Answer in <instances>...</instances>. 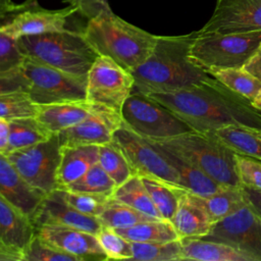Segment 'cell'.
Masks as SVG:
<instances>
[{"label": "cell", "instance_id": "obj_44", "mask_svg": "<svg viewBox=\"0 0 261 261\" xmlns=\"http://www.w3.org/2000/svg\"><path fill=\"white\" fill-rule=\"evenodd\" d=\"M242 190L247 204L259 217H261V190L252 189L244 186H242Z\"/></svg>", "mask_w": 261, "mask_h": 261}, {"label": "cell", "instance_id": "obj_1", "mask_svg": "<svg viewBox=\"0 0 261 261\" xmlns=\"http://www.w3.org/2000/svg\"><path fill=\"white\" fill-rule=\"evenodd\" d=\"M145 95L170 110L193 130L211 133L236 125L261 133V112L250 100L213 76L188 89Z\"/></svg>", "mask_w": 261, "mask_h": 261}, {"label": "cell", "instance_id": "obj_34", "mask_svg": "<svg viewBox=\"0 0 261 261\" xmlns=\"http://www.w3.org/2000/svg\"><path fill=\"white\" fill-rule=\"evenodd\" d=\"M133 258L138 261H179L180 240L163 243L132 242Z\"/></svg>", "mask_w": 261, "mask_h": 261}, {"label": "cell", "instance_id": "obj_22", "mask_svg": "<svg viewBox=\"0 0 261 261\" xmlns=\"http://www.w3.org/2000/svg\"><path fill=\"white\" fill-rule=\"evenodd\" d=\"M57 171L58 189H64L81 178L98 162L99 146H61Z\"/></svg>", "mask_w": 261, "mask_h": 261}, {"label": "cell", "instance_id": "obj_27", "mask_svg": "<svg viewBox=\"0 0 261 261\" xmlns=\"http://www.w3.org/2000/svg\"><path fill=\"white\" fill-rule=\"evenodd\" d=\"M9 138L5 155L47 141L53 135L34 117H20L8 120Z\"/></svg>", "mask_w": 261, "mask_h": 261}, {"label": "cell", "instance_id": "obj_8", "mask_svg": "<svg viewBox=\"0 0 261 261\" xmlns=\"http://www.w3.org/2000/svg\"><path fill=\"white\" fill-rule=\"evenodd\" d=\"M28 94L38 105L86 100V79L24 57L20 64Z\"/></svg>", "mask_w": 261, "mask_h": 261}, {"label": "cell", "instance_id": "obj_38", "mask_svg": "<svg viewBox=\"0 0 261 261\" xmlns=\"http://www.w3.org/2000/svg\"><path fill=\"white\" fill-rule=\"evenodd\" d=\"M64 200L80 212L98 217L105 209L112 195L94 194L84 192H72L65 189H60Z\"/></svg>", "mask_w": 261, "mask_h": 261}, {"label": "cell", "instance_id": "obj_45", "mask_svg": "<svg viewBox=\"0 0 261 261\" xmlns=\"http://www.w3.org/2000/svg\"><path fill=\"white\" fill-rule=\"evenodd\" d=\"M246 70L261 81V43L248 62L243 66Z\"/></svg>", "mask_w": 261, "mask_h": 261}, {"label": "cell", "instance_id": "obj_42", "mask_svg": "<svg viewBox=\"0 0 261 261\" xmlns=\"http://www.w3.org/2000/svg\"><path fill=\"white\" fill-rule=\"evenodd\" d=\"M18 91L28 92V81L20 65L12 69L0 71V96Z\"/></svg>", "mask_w": 261, "mask_h": 261}, {"label": "cell", "instance_id": "obj_9", "mask_svg": "<svg viewBox=\"0 0 261 261\" xmlns=\"http://www.w3.org/2000/svg\"><path fill=\"white\" fill-rule=\"evenodd\" d=\"M77 13L76 7L68 5L62 9H47L38 0L11 3L0 13V32L17 40L23 36L40 35L69 29L68 19Z\"/></svg>", "mask_w": 261, "mask_h": 261}, {"label": "cell", "instance_id": "obj_24", "mask_svg": "<svg viewBox=\"0 0 261 261\" xmlns=\"http://www.w3.org/2000/svg\"><path fill=\"white\" fill-rule=\"evenodd\" d=\"M181 260L196 261H252L234 248L202 238L180 239Z\"/></svg>", "mask_w": 261, "mask_h": 261}, {"label": "cell", "instance_id": "obj_26", "mask_svg": "<svg viewBox=\"0 0 261 261\" xmlns=\"http://www.w3.org/2000/svg\"><path fill=\"white\" fill-rule=\"evenodd\" d=\"M210 134L233 153L261 161V133L241 126L227 125Z\"/></svg>", "mask_w": 261, "mask_h": 261}, {"label": "cell", "instance_id": "obj_10", "mask_svg": "<svg viewBox=\"0 0 261 261\" xmlns=\"http://www.w3.org/2000/svg\"><path fill=\"white\" fill-rule=\"evenodd\" d=\"M135 86L133 73L107 56L99 55L88 71L86 100L120 113Z\"/></svg>", "mask_w": 261, "mask_h": 261}, {"label": "cell", "instance_id": "obj_5", "mask_svg": "<svg viewBox=\"0 0 261 261\" xmlns=\"http://www.w3.org/2000/svg\"><path fill=\"white\" fill-rule=\"evenodd\" d=\"M155 142L189 161L220 185L241 187L234 153L212 134L192 130Z\"/></svg>", "mask_w": 261, "mask_h": 261}, {"label": "cell", "instance_id": "obj_20", "mask_svg": "<svg viewBox=\"0 0 261 261\" xmlns=\"http://www.w3.org/2000/svg\"><path fill=\"white\" fill-rule=\"evenodd\" d=\"M180 239L204 238L212 227L209 216L195 194L188 190L180 196L170 220Z\"/></svg>", "mask_w": 261, "mask_h": 261}, {"label": "cell", "instance_id": "obj_6", "mask_svg": "<svg viewBox=\"0 0 261 261\" xmlns=\"http://www.w3.org/2000/svg\"><path fill=\"white\" fill-rule=\"evenodd\" d=\"M261 43V31L234 34H199L190 47L194 63L211 69L243 67Z\"/></svg>", "mask_w": 261, "mask_h": 261}, {"label": "cell", "instance_id": "obj_40", "mask_svg": "<svg viewBox=\"0 0 261 261\" xmlns=\"http://www.w3.org/2000/svg\"><path fill=\"white\" fill-rule=\"evenodd\" d=\"M236 169L241 186L261 190V162L234 153Z\"/></svg>", "mask_w": 261, "mask_h": 261}, {"label": "cell", "instance_id": "obj_15", "mask_svg": "<svg viewBox=\"0 0 261 261\" xmlns=\"http://www.w3.org/2000/svg\"><path fill=\"white\" fill-rule=\"evenodd\" d=\"M122 124L121 114L106 106L96 104L94 111L80 123L58 134L61 146L106 144L113 139Z\"/></svg>", "mask_w": 261, "mask_h": 261}, {"label": "cell", "instance_id": "obj_43", "mask_svg": "<svg viewBox=\"0 0 261 261\" xmlns=\"http://www.w3.org/2000/svg\"><path fill=\"white\" fill-rule=\"evenodd\" d=\"M111 9L108 0H87L83 6L77 10V13H81L87 19L92 18L104 10Z\"/></svg>", "mask_w": 261, "mask_h": 261}, {"label": "cell", "instance_id": "obj_49", "mask_svg": "<svg viewBox=\"0 0 261 261\" xmlns=\"http://www.w3.org/2000/svg\"><path fill=\"white\" fill-rule=\"evenodd\" d=\"M11 3H12L11 0H0V13L3 10H5Z\"/></svg>", "mask_w": 261, "mask_h": 261}, {"label": "cell", "instance_id": "obj_29", "mask_svg": "<svg viewBox=\"0 0 261 261\" xmlns=\"http://www.w3.org/2000/svg\"><path fill=\"white\" fill-rule=\"evenodd\" d=\"M112 198L151 217L163 218L155 207L140 175L134 174L117 186L112 193Z\"/></svg>", "mask_w": 261, "mask_h": 261}, {"label": "cell", "instance_id": "obj_33", "mask_svg": "<svg viewBox=\"0 0 261 261\" xmlns=\"http://www.w3.org/2000/svg\"><path fill=\"white\" fill-rule=\"evenodd\" d=\"M151 217L127 204L110 198L103 212L98 216L101 224L114 229L132 226L138 222L153 219Z\"/></svg>", "mask_w": 261, "mask_h": 261}, {"label": "cell", "instance_id": "obj_2", "mask_svg": "<svg viewBox=\"0 0 261 261\" xmlns=\"http://www.w3.org/2000/svg\"><path fill=\"white\" fill-rule=\"evenodd\" d=\"M195 35L196 32L184 36H158L150 56L132 71L134 91L142 94L179 91L211 77L190 57Z\"/></svg>", "mask_w": 261, "mask_h": 261}, {"label": "cell", "instance_id": "obj_17", "mask_svg": "<svg viewBox=\"0 0 261 261\" xmlns=\"http://www.w3.org/2000/svg\"><path fill=\"white\" fill-rule=\"evenodd\" d=\"M34 226L54 223L71 226L97 234L102 227L98 217L84 214L68 204L61 195L60 189L46 194L32 216Z\"/></svg>", "mask_w": 261, "mask_h": 261}, {"label": "cell", "instance_id": "obj_25", "mask_svg": "<svg viewBox=\"0 0 261 261\" xmlns=\"http://www.w3.org/2000/svg\"><path fill=\"white\" fill-rule=\"evenodd\" d=\"M195 196L206 210L212 224L231 215L247 204L242 186H225L214 194L204 197Z\"/></svg>", "mask_w": 261, "mask_h": 261}, {"label": "cell", "instance_id": "obj_4", "mask_svg": "<svg viewBox=\"0 0 261 261\" xmlns=\"http://www.w3.org/2000/svg\"><path fill=\"white\" fill-rule=\"evenodd\" d=\"M16 41L24 56L82 79H87L99 56L80 30L23 36Z\"/></svg>", "mask_w": 261, "mask_h": 261}, {"label": "cell", "instance_id": "obj_21", "mask_svg": "<svg viewBox=\"0 0 261 261\" xmlns=\"http://www.w3.org/2000/svg\"><path fill=\"white\" fill-rule=\"evenodd\" d=\"M96 104L87 100L39 105L36 118L52 134L69 128L86 119Z\"/></svg>", "mask_w": 261, "mask_h": 261}, {"label": "cell", "instance_id": "obj_13", "mask_svg": "<svg viewBox=\"0 0 261 261\" xmlns=\"http://www.w3.org/2000/svg\"><path fill=\"white\" fill-rule=\"evenodd\" d=\"M113 140L125 155L134 174L154 176L180 186L176 171L161 152L149 140L128 128L123 121L120 127L115 130Z\"/></svg>", "mask_w": 261, "mask_h": 261}, {"label": "cell", "instance_id": "obj_35", "mask_svg": "<svg viewBox=\"0 0 261 261\" xmlns=\"http://www.w3.org/2000/svg\"><path fill=\"white\" fill-rule=\"evenodd\" d=\"M116 187L115 181L97 162L81 178L64 189L72 192L112 195Z\"/></svg>", "mask_w": 261, "mask_h": 261}, {"label": "cell", "instance_id": "obj_14", "mask_svg": "<svg viewBox=\"0 0 261 261\" xmlns=\"http://www.w3.org/2000/svg\"><path fill=\"white\" fill-rule=\"evenodd\" d=\"M261 31V0H217L215 10L199 34Z\"/></svg>", "mask_w": 261, "mask_h": 261}, {"label": "cell", "instance_id": "obj_12", "mask_svg": "<svg viewBox=\"0 0 261 261\" xmlns=\"http://www.w3.org/2000/svg\"><path fill=\"white\" fill-rule=\"evenodd\" d=\"M202 239L224 243L252 261H261V217L248 204L213 223L209 233Z\"/></svg>", "mask_w": 261, "mask_h": 261}, {"label": "cell", "instance_id": "obj_32", "mask_svg": "<svg viewBox=\"0 0 261 261\" xmlns=\"http://www.w3.org/2000/svg\"><path fill=\"white\" fill-rule=\"evenodd\" d=\"M98 163L115 181L116 186L121 185L134 175L125 155L113 139L99 146Z\"/></svg>", "mask_w": 261, "mask_h": 261}, {"label": "cell", "instance_id": "obj_19", "mask_svg": "<svg viewBox=\"0 0 261 261\" xmlns=\"http://www.w3.org/2000/svg\"><path fill=\"white\" fill-rule=\"evenodd\" d=\"M35 233L30 216L0 195V246L22 255Z\"/></svg>", "mask_w": 261, "mask_h": 261}, {"label": "cell", "instance_id": "obj_48", "mask_svg": "<svg viewBox=\"0 0 261 261\" xmlns=\"http://www.w3.org/2000/svg\"><path fill=\"white\" fill-rule=\"evenodd\" d=\"M86 1H87V0H63V2H66V3H68L69 5H72V6L76 7L77 10L83 6V4H84Z\"/></svg>", "mask_w": 261, "mask_h": 261}, {"label": "cell", "instance_id": "obj_3", "mask_svg": "<svg viewBox=\"0 0 261 261\" xmlns=\"http://www.w3.org/2000/svg\"><path fill=\"white\" fill-rule=\"evenodd\" d=\"M83 35L99 55L130 72L152 53L157 37L117 16L111 9L87 19Z\"/></svg>", "mask_w": 261, "mask_h": 261}, {"label": "cell", "instance_id": "obj_46", "mask_svg": "<svg viewBox=\"0 0 261 261\" xmlns=\"http://www.w3.org/2000/svg\"><path fill=\"white\" fill-rule=\"evenodd\" d=\"M9 122L7 119L0 117V153L5 154L8 146Z\"/></svg>", "mask_w": 261, "mask_h": 261}, {"label": "cell", "instance_id": "obj_7", "mask_svg": "<svg viewBox=\"0 0 261 261\" xmlns=\"http://www.w3.org/2000/svg\"><path fill=\"white\" fill-rule=\"evenodd\" d=\"M120 114L128 128L148 140H166L193 130L170 110L134 90L124 102Z\"/></svg>", "mask_w": 261, "mask_h": 261}, {"label": "cell", "instance_id": "obj_41", "mask_svg": "<svg viewBox=\"0 0 261 261\" xmlns=\"http://www.w3.org/2000/svg\"><path fill=\"white\" fill-rule=\"evenodd\" d=\"M24 57L17 41L0 32V71L18 67Z\"/></svg>", "mask_w": 261, "mask_h": 261}, {"label": "cell", "instance_id": "obj_28", "mask_svg": "<svg viewBox=\"0 0 261 261\" xmlns=\"http://www.w3.org/2000/svg\"><path fill=\"white\" fill-rule=\"evenodd\" d=\"M116 231L130 242L163 243L179 240L172 222L164 218L141 221L128 227L117 228Z\"/></svg>", "mask_w": 261, "mask_h": 261}, {"label": "cell", "instance_id": "obj_23", "mask_svg": "<svg viewBox=\"0 0 261 261\" xmlns=\"http://www.w3.org/2000/svg\"><path fill=\"white\" fill-rule=\"evenodd\" d=\"M149 141L161 152L163 157L173 167V169L176 171L178 175L180 186L187 189L189 192L204 197L214 194L223 187H225L215 181L213 178H211L205 172L200 170L198 167H196L189 161L182 159L181 157L177 156L168 149L164 148L157 142L152 140Z\"/></svg>", "mask_w": 261, "mask_h": 261}, {"label": "cell", "instance_id": "obj_11", "mask_svg": "<svg viewBox=\"0 0 261 261\" xmlns=\"http://www.w3.org/2000/svg\"><path fill=\"white\" fill-rule=\"evenodd\" d=\"M60 147L58 134H53L47 141L13 151L6 156L27 182L44 194H49L58 189Z\"/></svg>", "mask_w": 261, "mask_h": 261}, {"label": "cell", "instance_id": "obj_36", "mask_svg": "<svg viewBox=\"0 0 261 261\" xmlns=\"http://www.w3.org/2000/svg\"><path fill=\"white\" fill-rule=\"evenodd\" d=\"M39 109L24 91L8 93L0 96V117L7 120L20 117H34Z\"/></svg>", "mask_w": 261, "mask_h": 261}, {"label": "cell", "instance_id": "obj_50", "mask_svg": "<svg viewBox=\"0 0 261 261\" xmlns=\"http://www.w3.org/2000/svg\"><path fill=\"white\" fill-rule=\"evenodd\" d=\"M252 103H253L254 107H255L257 110H259V111L261 112V96L258 97L256 100H254Z\"/></svg>", "mask_w": 261, "mask_h": 261}, {"label": "cell", "instance_id": "obj_47", "mask_svg": "<svg viewBox=\"0 0 261 261\" xmlns=\"http://www.w3.org/2000/svg\"><path fill=\"white\" fill-rule=\"evenodd\" d=\"M0 261H22V255L0 246Z\"/></svg>", "mask_w": 261, "mask_h": 261}, {"label": "cell", "instance_id": "obj_16", "mask_svg": "<svg viewBox=\"0 0 261 261\" xmlns=\"http://www.w3.org/2000/svg\"><path fill=\"white\" fill-rule=\"evenodd\" d=\"M35 229L44 241L75 256L80 261L108 260L95 233L54 223H44L36 226Z\"/></svg>", "mask_w": 261, "mask_h": 261}, {"label": "cell", "instance_id": "obj_39", "mask_svg": "<svg viewBox=\"0 0 261 261\" xmlns=\"http://www.w3.org/2000/svg\"><path fill=\"white\" fill-rule=\"evenodd\" d=\"M22 261H80L75 256L63 252L35 233L22 252Z\"/></svg>", "mask_w": 261, "mask_h": 261}, {"label": "cell", "instance_id": "obj_30", "mask_svg": "<svg viewBox=\"0 0 261 261\" xmlns=\"http://www.w3.org/2000/svg\"><path fill=\"white\" fill-rule=\"evenodd\" d=\"M155 207L164 219L171 220L178 200L187 189L154 176H141Z\"/></svg>", "mask_w": 261, "mask_h": 261}, {"label": "cell", "instance_id": "obj_31", "mask_svg": "<svg viewBox=\"0 0 261 261\" xmlns=\"http://www.w3.org/2000/svg\"><path fill=\"white\" fill-rule=\"evenodd\" d=\"M207 72L228 89L251 102L261 96V81L244 67L211 69Z\"/></svg>", "mask_w": 261, "mask_h": 261}, {"label": "cell", "instance_id": "obj_37", "mask_svg": "<svg viewBox=\"0 0 261 261\" xmlns=\"http://www.w3.org/2000/svg\"><path fill=\"white\" fill-rule=\"evenodd\" d=\"M96 236L108 260H132V242L118 233L116 229L102 225Z\"/></svg>", "mask_w": 261, "mask_h": 261}, {"label": "cell", "instance_id": "obj_18", "mask_svg": "<svg viewBox=\"0 0 261 261\" xmlns=\"http://www.w3.org/2000/svg\"><path fill=\"white\" fill-rule=\"evenodd\" d=\"M0 195L32 218L46 194L27 182L8 157L0 153Z\"/></svg>", "mask_w": 261, "mask_h": 261}]
</instances>
